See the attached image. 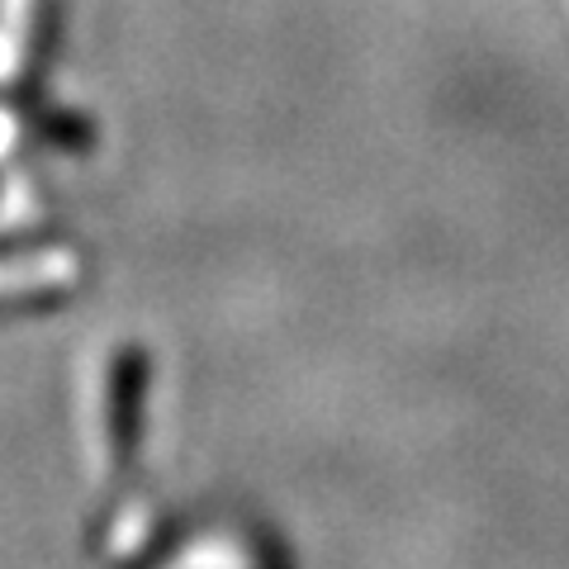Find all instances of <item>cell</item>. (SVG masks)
<instances>
[{
    "label": "cell",
    "instance_id": "2",
    "mask_svg": "<svg viewBox=\"0 0 569 569\" xmlns=\"http://www.w3.org/2000/svg\"><path fill=\"white\" fill-rule=\"evenodd\" d=\"M29 6H33V0H6V10H0V77H6L10 62H14V48H20Z\"/></svg>",
    "mask_w": 569,
    "mask_h": 569
},
{
    "label": "cell",
    "instance_id": "1",
    "mask_svg": "<svg viewBox=\"0 0 569 569\" xmlns=\"http://www.w3.org/2000/svg\"><path fill=\"white\" fill-rule=\"evenodd\" d=\"M71 271H77V266H71V252H43V257L0 261V295H24V290H39V284H58Z\"/></svg>",
    "mask_w": 569,
    "mask_h": 569
}]
</instances>
